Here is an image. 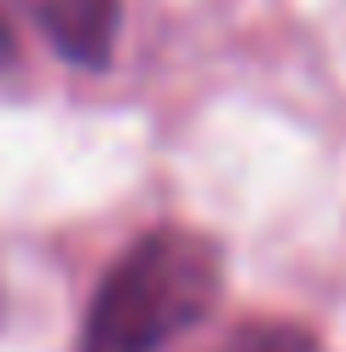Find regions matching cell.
Masks as SVG:
<instances>
[{
  "instance_id": "4",
  "label": "cell",
  "mask_w": 346,
  "mask_h": 352,
  "mask_svg": "<svg viewBox=\"0 0 346 352\" xmlns=\"http://www.w3.org/2000/svg\"><path fill=\"white\" fill-rule=\"evenodd\" d=\"M12 52H18V41H12V23H6V12H0V69L12 64Z\"/></svg>"
},
{
  "instance_id": "1",
  "label": "cell",
  "mask_w": 346,
  "mask_h": 352,
  "mask_svg": "<svg viewBox=\"0 0 346 352\" xmlns=\"http://www.w3.org/2000/svg\"><path fill=\"white\" fill-rule=\"evenodd\" d=\"M220 243L185 226L144 231L104 272L81 324V352H168L220 300Z\"/></svg>"
},
{
  "instance_id": "3",
  "label": "cell",
  "mask_w": 346,
  "mask_h": 352,
  "mask_svg": "<svg viewBox=\"0 0 346 352\" xmlns=\"http://www.w3.org/2000/svg\"><path fill=\"white\" fill-rule=\"evenodd\" d=\"M214 352H317V341L300 324H242L237 335H225Z\"/></svg>"
},
{
  "instance_id": "2",
  "label": "cell",
  "mask_w": 346,
  "mask_h": 352,
  "mask_svg": "<svg viewBox=\"0 0 346 352\" xmlns=\"http://www.w3.org/2000/svg\"><path fill=\"white\" fill-rule=\"evenodd\" d=\"M35 12L64 58H76L81 69L110 64L115 29H122V0H35Z\"/></svg>"
}]
</instances>
